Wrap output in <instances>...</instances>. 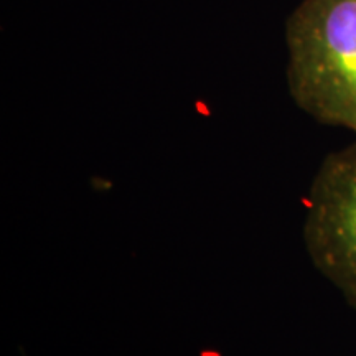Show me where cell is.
Instances as JSON below:
<instances>
[{"instance_id": "obj_1", "label": "cell", "mask_w": 356, "mask_h": 356, "mask_svg": "<svg viewBox=\"0 0 356 356\" xmlns=\"http://www.w3.org/2000/svg\"><path fill=\"white\" fill-rule=\"evenodd\" d=\"M286 47L297 108L356 140V0H302L286 22Z\"/></svg>"}, {"instance_id": "obj_2", "label": "cell", "mask_w": 356, "mask_h": 356, "mask_svg": "<svg viewBox=\"0 0 356 356\" xmlns=\"http://www.w3.org/2000/svg\"><path fill=\"white\" fill-rule=\"evenodd\" d=\"M312 264L356 309V140L327 155L305 200Z\"/></svg>"}]
</instances>
